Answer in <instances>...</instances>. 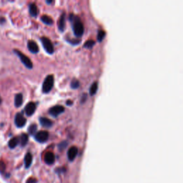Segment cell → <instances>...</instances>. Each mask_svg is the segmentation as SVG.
Segmentation results:
<instances>
[{
  "instance_id": "3",
  "label": "cell",
  "mask_w": 183,
  "mask_h": 183,
  "mask_svg": "<svg viewBox=\"0 0 183 183\" xmlns=\"http://www.w3.org/2000/svg\"><path fill=\"white\" fill-rule=\"evenodd\" d=\"M14 53H15V54L19 57L21 61L25 64V66L26 67H27L28 69H32V68L33 67V64H32V61L30 60V58L27 57L25 54H22V53L21 52H19V50L14 49Z\"/></svg>"
},
{
  "instance_id": "19",
  "label": "cell",
  "mask_w": 183,
  "mask_h": 183,
  "mask_svg": "<svg viewBox=\"0 0 183 183\" xmlns=\"http://www.w3.org/2000/svg\"><path fill=\"white\" fill-rule=\"evenodd\" d=\"M29 137L27 134H22L20 137V143L22 146H25L28 142Z\"/></svg>"
},
{
  "instance_id": "6",
  "label": "cell",
  "mask_w": 183,
  "mask_h": 183,
  "mask_svg": "<svg viewBox=\"0 0 183 183\" xmlns=\"http://www.w3.org/2000/svg\"><path fill=\"white\" fill-rule=\"evenodd\" d=\"M64 112V107L63 106H61V105H56V106H54L50 108L49 110V113L50 115L54 117L59 115L61 113Z\"/></svg>"
},
{
  "instance_id": "20",
  "label": "cell",
  "mask_w": 183,
  "mask_h": 183,
  "mask_svg": "<svg viewBox=\"0 0 183 183\" xmlns=\"http://www.w3.org/2000/svg\"><path fill=\"white\" fill-rule=\"evenodd\" d=\"M41 20L44 23L46 24V25H52V23H53L52 19L51 17H49V16H46V15L42 16V18H41Z\"/></svg>"
},
{
  "instance_id": "5",
  "label": "cell",
  "mask_w": 183,
  "mask_h": 183,
  "mask_svg": "<svg viewBox=\"0 0 183 183\" xmlns=\"http://www.w3.org/2000/svg\"><path fill=\"white\" fill-rule=\"evenodd\" d=\"M35 138L37 142H40V143L45 142L49 138V133L47 131H40L35 134Z\"/></svg>"
},
{
  "instance_id": "15",
  "label": "cell",
  "mask_w": 183,
  "mask_h": 183,
  "mask_svg": "<svg viewBox=\"0 0 183 183\" xmlns=\"http://www.w3.org/2000/svg\"><path fill=\"white\" fill-rule=\"evenodd\" d=\"M30 13L34 17H36L39 14L38 8L35 4H31L30 5Z\"/></svg>"
},
{
  "instance_id": "25",
  "label": "cell",
  "mask_w": 183,
  "mask_h": 183,
  "mask_svg": "<svg viewBox=\"0 0 183 183\" xmlns=\"http://www.w3.org/2000/svg\"><path fill=\"white\" fill-rule=\"evenodd\" d=\"M6 168V165L3 162H0V172L2 173Z\"/></svg>"
},
{
  "instance_id": "26",
  "label": "cell",
  "mask_w": 183,
  "mask_h": 183,
  "mask_svg": "<svg viewBox=\"0 0 183 183\" xmlns=\"http://www.w3.org/2000/svg\"><path fill=\"white\" fill-rule=\"evenodd\" d=\"M67 145V142H62L59 145V148L60 149V150H62V149L65 148Z\"/></svg>"
},
{
  "instance_id": "13",
  "label": "cell",
  "mask_w": 183,
  "mask_h": 183,
  "mask_svg": "<svg viewBox=\"0 0 183 183\" xmlns=\"http://www.w3.org/2000/svg\"><path fill=\"white\" fill-rule=\"evenodd\" d=\"M58 28L60 32H63L65 28V14L63 13L59 18V23H58Z\"/></svg>"
},
{
  "instance_id": "22",
  "label": "cell",
  "mask_w": 183,
  "mask_h": 183,
  "mask_svg": "<svg viewBox=\"0 0 183 183\" xmlns=\"http://www.w3.org/2000/svg\"><path fill=\"white\" fill-rule=\"evenodd\" d=\"M95 42L94 40H87V42L85 43V45H84V47H87V48H91L93 47V45H95Z\"/></svg>"
},
{
  "instance_id": "8",
  "label": "cell",
  "mask_w": 183,
  "mask_h": 183,
  "mask_svg": "<svg viewBox=\"0 0 183 183\" xmlns=\"http://www.w3.org/2000/svg\"><path fill=\"white\" fill-rule=\"evenodd\" d=\"M36 110V105L34 102H30L25 107V112L27 115L32 116Z\"/></svg>"
},
{
  "instance_id": "7",
  "label": "cell",
  "mask_w": 183,
  "mask_h": 183,
  "mask_svg": "<svg viewBox=\"0 0 183 183\" xmlns=\"http://www.w3.org/2000/svg\"><path fill=\"white\" fill-rule=\"evenodd\" d=\"M26 119L25 117L22 115L20 113L16 114L15 119H14V123L17 127H22L25 125L26 124Z\"/></svg>"
},
{
  "instance_id": "12",
  "label": "cell",
  "mask_w": 183,
  "mask_h": 183,
  "mask_svg": "<svg viewBox=\"0 0 183 183\" xmlns=\"http://www.w3.org/2000/svg\"><path fill=\"white\" fill-rule=\"evenodd\" d=\"M40 123L41 124V125L44 127H51L52 126V122L50 119L46 117H40Z\"/></svg>"
},
{
  "instance_id": "21",
  "label": "cell",
  "mask_w": 183,
  "mask_h": 183,
  "mask_svg": "<svg viewBox=\"0 0 183 183\" xmlns=\"http://www.w3.org/2000/svg\"><path fill=\"white\" fill-rule=\"evenodd\" d=\"M37 126L35 124H32L30 126V127L28 128V132L29 134L31 135H35V134L37 133Z\"/></svg>"
},
{
  "instance_id": "23",
  "label": "cell",
  "mask_w": 183,
  "mask_h": 183,
  "mask_svg": "<svg viewBox=\"0 0 183 183\" xmlns=\"http://www.w3.org/2000/svg\"><path fill=\"white\" fill-rule=\"evenodd\" d=\"M105 37V32L104 30H100L98 32V41H102L103 40V38Z\"/></svg>"
},
{
  "instance_id": "28",
  "label": "cell",
  "mask_w": 183,
  "mask_h": 183,
  "mask_svg": "<svg viewBox=\"0 0 183 183\" xmlns=\"http://www.w3.org/2000/svg\"><path fill=\"white\" fill-rule=\"evenodd\" d=\"M1 98H0V104H1Z\"/></svg>"
},
{
  "instance_id": "17",
  "label": "cell",
  "mask_w": 183,
  "mask_h": 183,
  "mask_svg": "<svg viewBox=\"0 0 183 183\" xmlns=\"http://www.w3.org/2000/svg\"><path fill=\"white\" fill-rule=\"evenodd\" d=\"M19 142V140L18 137H14V138L11 139V140H9V144H8V145H9V147H10L11 149H13V148H14V147H16V146L18 145Z\"/></svg>"
},
{
  "instance_id": "16",
  "label": "cell",
  "mask_w": 183,
  "mask_h": 183,
  "mask_svg": "<svg viewBox=\"0 0 183 183\" xmlns=\"http://www.w3.org/2000/svg\"><path fill=\"white\" fill-rule=\"evenodd\" d=\"M32 163V155L30 153H27L25 155V167L26 168L30 167L31 164Z\"/></svg>"
},
{
  "instance_id": "1",
  "label": "cell",
  "mask_w": 183,
  "mask_h": 183,
  "mask_svg": "<svg viewBox=\"0 0 183 183\" xmlns=\"http://www.w3.org/2000/svg\"><path fill=\"white\" fill-rule=\"evenodd\" d=\"M72 17H72V16L70 15V19L73 21V32L74 35L77 37L82 36L84 33V31H85L83 24L78 17H74V15Z\"/></svg>"
},
{
  "instance_id": "2",
  "label": "cell",
  "mask_w": 183,
  "mask_h": 183,
  "mask_svg": "<svg viewBox=\"0 0 183 183\" xmlns=\"http://www.w3.org/2000/svg\"><path fill=\"white\" fill-rule=\"evenodd\" d=\"M53 85H54V77L50 74V75H48L44 81L42 85V91L44 93H48L51 91Z\"/></svg>"
},
{
  "instance_id": "24",
  "label": "cell",
  "mask_w": 183,
  "mask_h": 183,
  "mask_svg": "<svg viewBox=\"0 0 183 183\" xmlns=\"http://www.w3.org/2000/svg\"><path fill=\"white\" fill-rule=\"evenodd\" d=\"M79 86V82L78 80H77V79H73V80L72 81V82H71V87H72V89L78 88Z\"/></svg>"
},
{
  "instance_id": "18",
  "label": "cell",
  "mask_w": 183,
  "mask_h": 183,
  "mask_svg": "<svg viewBox=\"0 0 183 183\" xmlns=\"http://www.w3.org/2000/svg\"><path fill=\"white\" fill-rule=\"evenodd\" d=\"M98 84L97 82H95L94 83H92V85H91L90 88V94L91 95H94L96 94L97 91H98Z\"/></svg>"
},
{
  "instance_id": "14",
  "label": "cell",
  "mask_w": 183,
  "mask_h": 183,
  "mask_svg": "<svg viewBox=\"0 0 183 183\" xmlns=\"http://www.w3.org/2000/svg\"><path fill=\"white\" fill-rule=\"evenodd\" d=\"M22 102H23V96L22 94L19 93L16 95L14 98V105L16 107H19L22 105Z\"/></svg>"
},
{
  "instance_id": "11",
  "label": "cell",
  "mask_w": 183,
  "mask_h": 183,
  "mask_svg": "<svg viewBox=\"0 0 183 183\" xmlns=\"http://www.w3.org/2000/svg\"><path fill=\"white\" fill-rule=\"evenodd\" d=\"M27 47L30 51L32 53H37L39 52V47L36 42L33 41H30L27 43Z\"/></svg>"
},
{
  "instance_id": "27",
  "label": "cell",
  "mask_w": 183,
  "mask_h": 183,
  "mask_svg": "<svg viewBox=\"0 0 183 183\" xmlns=\"http://www.w3.org/2000/svg\"><path fill=\"white\" fill-rule=\"evenodd\" d=\"M67 105H72V102L70 101V100H68V101L67 102Z\"/></svg>"
},
{
  "instance_id": "10",
  "label": "cell",
  "mask_w": 183,
  "mask_h": 183,
  "mask_svg": "<svg viewBox=\"0 0 183 183\" xmlns=\"http://www.w3.org/2000/svg\"><path fill=\"white\" fill-rule=\"evenodd\" d=\"M55 160V157L54 155L51 152H48L45 154V161L47 164L48 165H52L54 163Z\"/></svg>"
},
{
  "instance_id": "9",
  "label": "cell",
  "mask_w": 183,
  "mask_h": 183,
  "mask_svg": "<svg viewBox=\"0 0 183 183\" xmlns=\"http://www.w3.org/2000/svg\"><path fill=\"white\" fill-rule=\"evenodd\" d=\"M77 153H78V149L76 147H72L69 149L67 153V156L69 160L72 161L74 158L77 156Z\"/></svg>"
},
{
  "instance_id": "4",
  "label": "cell",
  "mask_w": 183,
  "mask_h": 183,
  "mask_svg": "<svg viewBox=\"0 0 183 183\" xmlns=\"http://www.w3.org/2000/svg\"><path fill=\"white\" fill-rule=\"evenodd\" d=\"M41 42L47 52L49 53V54H53L54 53V46H53L52 43V42L50 41L49 39L47 38V37H42Z\"/></svg>"
}]
</instances>
